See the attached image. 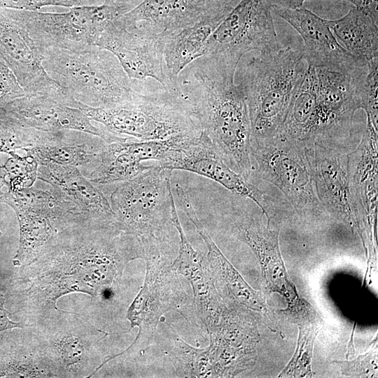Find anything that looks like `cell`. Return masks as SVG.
I'll list each match as a JSON object with an SVG mask.
<instances>
[{
    "mask_svg": "<svg viewBox=\"0 0 378 378\" xmlns=\"http://www.w3.org/2000/svg\"><path fill=\"white\" fill-rule=\"evenodd\" d=\"M78 108L91 120L102 124L108 132L126 134L139 141L162 140L181 134H200L202 130L174 93L162 87L144 89L125 105L94 108L80 102Z\"/></svg>",
    "mask_w": 378,
    "mask_h": 378,
    "instance_id": "obj_6",
    "label": "cell"
},
{
    "mask_svg": "<svg viewBox=\"0 0 378 378\" xmlns=\"http://www.w3.org/2000/svg\"><path fill=\"white\" fill-rule=\"evenodd\" d=\"M169 357L178 377H213L207 347H194L177 337Z\"/></svg>",
    "mask_w": 378,
    "mask_h": 378,
    "instance_id": "obj_33",
    "label": "cell"
},
{
    "mask_svg": "<svg viewBox=\"0 0 378 378\" xmlns=\"http://www.w3.org/2000/svg\"><path fill=\"white\" fill-rule=\"evenodd\" d=\"M172 221L179 235L178 253L172 265L189 281L199 318L209 334L216 326L225 302L218 291L206 259L193 248L183 230L176 204L172 207Z\"/></svg>",
    "mask_w": 378,
    "mask_h": 378,
    "instance_id": "obj_23",
    "label": "cell"
},
{
    "mask_svg": "<svg viewBox=\"0 0 378 378\" xmlns=\"http://www.w3.org/2000/svg\"><path fill=\"white\" fill-rule=\"evenodd\" d=\"M103 0H0V8L17 10H38L45 6L74 8L84 6H97Z\"/></svg>",
    "mask_w": 378,
    "mask_h": 378,
    "instance_id": "obj_38",
    "label": "cell"
},
{
    "mask_svg": "<svg viewBox=\"0 0 378 378\" xmlns=\"http://www.w3.org/2000/svg\"><path fill=\"white\" fill-rule=\"evenodd\" d=\"M0 203L15 212L20 229L15 265L25 266L38 258L55 241L64 228L80 214L79 209L55 188L43 190L32 187L7 190Z\"/></svg>",
    "mask_w": 378,
    "mask_h": 378,
    "instance_id": "obj_7",
    "label": "cell"
},
{
    "mask_svg": "<svg viewBox=\"0 0 378 378\" xmlns=\"http://www.w3.org/2000/svg\"><path fill=\"white\" fill-rule=\"evenodd\" d=\"M25 95L13 73L0 61V102H5Z\"/></svg>",
    "mask_w": 378,
    "mask_h": 378,
    "instance_id": "obj_40",
    "label": "cell"
},
{
    "mask_svg": "<svg viewBox=\"0 0 378 378\" xmlns=\"http://www.w3.org/2000/svg\"><path fill=\"white\" fill-rule=\"evenodd\" d=\"M223 19L205 21L160 35L163 59L171 92L176 88L181 71L190 63L205 55V46Z\"/></svg>",
    "mask_w": 378,
    "mask_h": 378,
    "instance_id": "obj_27",
    "label": "cell"
},
{
    "mask_svg": "<svg viewBox=\"0 0 378 378\" xmlns=\"http://www.w3.org/2000/svg\"><path fill=\"white\" fill-rule=\"evenodd\" d=\"M71 324L50 328L48 336L38 337V349L53 377H82L92 347L107 335L78 314L73 315Z\"/></svg>",
    "mask_w": 378,
    "mask_h": 378,
    "instance_id": "obj_22",
    "label": "cell"
},
{
    "mask_svg": "<svg viewBox=\"0 0 378 378\" xmlns=\"http://www.w3.org/2000/svg\"><path fill=\"white\" fill-rule=\"evenodd\" d=\"M342 374L351 377H374L377 375V345L374 342L367 353L352 360H334Z\"/></svg>",
    "mask_w": 378,
    "mask_h": 378,
    "instance_id": "obj_37",
    "label": "cell"
},
{
    "mask_svg": "<svg viewBox=\"0 0 378 378\" xmlns=\"http://www.w3.org/2000/svg\"><path fill=\"white\" fill-rule=\"evenodd\" d=\"M158 164L165 169L187 171L211 179L233 194L252 200L271 218L274 205L270 197L231 169L202 132L180 135Z\"/></svg>",
    "mask_w": 378,
    "mask_h": 378,
    "instance_id": "obj_14",
    "label": "cell"
},
{
    "mask_svg": "<svg viewBox=\"0 0 378 378\" xmlns=\"http://www.w3.org/2000/svg\"><path fill=\"white\" fill-rule=\"evenodd\" d=\"M286 318L297 325L321 324L323 319L313 307L300 296L293 302L288 304L285 309L279 311Z\"/></svg>",
    "mask_w": 378,
    "mask_h": 378,
    "instance_id": "obj_39",
    "label": "cell"
},
{
    "mask_svg": "<svg viewBox=\"0 0 378 378\" xmlns=\"http://www.w3.org/2000/svg\"><path fill=\"white\" fill-rule=\"evenodd\" d=\"M24 150L36 160L38 165L54 163L76 167L90 165L97 153L88 143L74 144L64 140L57 144L26 148Z\"/></svg>",
    "mask_w": 378,
    "mask_h": 378,
    "instance_id": "obj_32",
    "label": "cell"
},
{
    "mask_svg": "<svg viewBox=\"0 0 378 378\" xmlns=\"http://www.w3.org/2000/svg\"><path fill=\"white\" fill-rule=\"evenodd\" d=\"M326 22L354 57L366 62L378 57V22L368 14L354 7L343 17Z\"/></svg>",
    "mask_w": 378,
    "mask_h": 378,
    "instance_id": "obj_29",
    "label": "cell"
},
{
    "mask_svg": "<svg viewBox=\"0 0 378 378\" xmlns=\"http://www.w3.org/2000/svg\"><path fill=\"white\" fill-rule=\"evenodd\" d=\"M316 86V69L307 66L303 79L292 97L285 120L278 132L305 148L311 147L314 144Z\"/></svg>",
    "mask_w": 378,
    "mask_h": 378,
    "instance_id": "obj_28",
    "label": "cell"
},
{
    "mask_svg": "<svg viewBox=\"0 0 378 378\" xmlns=\"http://www.w3.org/2000/svg\"><path fill=\"white\" fill-rule=\"evenodd\" d=\"M280 48L270 4L266 0H241L209 36L204 55L237 68L251 51L266 53Z\"/></svg>",
    "mask_w": 378,
    "mask_h": 378,
    "instance_id": "obj_11",
    "label": "cell"
},
{
    "mask_svg": "<svg viewBox=\"0 0 378 378\" xmlns=\"http://www.w3.org/2000/svg\"><path fill=\"white\" fill-rule=\"evenodd\" d=\"M0 106L23 124L43 132L74 130L99 137L106 144L130 138L122 137L104 128L94 126L80 109L48 96L25 94L0 102Z\"/></svg>",
    "mask_w": 378,
    "mask_h": 378,
    "instance_id": "obj_21",
    "label": "cell"
},
{
    "mask_svg": "<svg viewBox=\"0 0 378 378\" xmlns=\"http://www.w3.org/2000/svg\"><path fill=\"white\" fill-rule=\"evenodd\" d=\"M130 139L106 144L97 152L88 178L92 183L118 184L132 179L149 169L143 161L159 162L168 148L166 139L131 142Z\"/></svg>",
    "mask_w": 378,
    "mask_h": 378,
    "instance_id": "obj_24",
    "label": "cell"
},
{
    "mask_svg": "<svg viewBox=\"0 0 378 378\" xmlns=\"http://www.w3.org/2000/svg\"><path fill=\"white\" fill-rule=\"evenodd\" d=\"M63 140V132H48L29 127L0 106V153H9Z\"/></svg>",
    "mask_w": 378,
    "mask_h": 378,
    "instance_id": "obj_30",
    "label": "cell"
},
{
    "mask_svg": "<svg viewBox=\"0 0 378 378\" xmlns=\"http://www.w3.org/2000/svg\"><path fill=\"white\" fill-rule=\"evenodd\" d=\"M144 258L141 242L114 224L83 216L64 228L30 270L26 295L38 308L59 311L57 300L73 292L95 297L120 279L127 263Z\"/></svg>",
    "mask_w": 378,
    "mask_h": 378,
    "instance_id": "obj_1",
    "label": "cell"
},
{
    "mask_svg": "<svg viewBox=\"0 0 378 378\" xmlns=\"http://www.w3.org/2000/svg\"><path fill=\"white\" fill-rule=\"evenodd\" d=\"M237 68L218 57L197 58L178 74L174 93L223 160L246 179L253 174L251 123Z\"/></svg>",
    "mask_w": 378,
    "mask_h": 378,
    "instance_id": "obj_2",
    "label": "cell"
},
{
    "mask_svg": "<svg viewBox=\"0 0 378 378\" xmlns=\"http://www.w3.org/2000/svg\"><path fill=\"white\" fill-rule=\"evenodd\" d=\"M1 235V232H0V236Z\"/></svg>",
    "mask_w": 378,
    "mask_h": 378,
    "instance_id": "obj_44",
    "label": "cell"
},
{
    "mask_svg": "<svg viewBox=\"0 0 378 378\" xmlns=\"http://www.w3.org/2000/svg\"><path fill=\"white\" fill-rule=\"evenodd\" d=\"M378 130L367 119L362 138L348 153L350 192L359 233L366 255L374 257L378 197Z\"/></svg>",
    "mask_w": 378,
    "mask_h": 378,
    "instance_id": "obj_16",
    "label": "cell"
},
{
    "mask_svg": "<svg viewBox=\"0 0 378 378\" xmlns=\"http://www.w3.org/2000/svg\"><path fill=\"white\" fill-rule=\"evenodd\" d=\"M308 0H279L277 4L281 7L288 8H297L303 6L304 1ZM354 4V7L368 14L375 22H378L377 4L378 0H343Z\"/></svg>",
    "mask_w": 378,
    "mask_h": 378,
    "instance_id": "obj_41",
    "label": "cell"
},
{
    "mask_svg": "<svg viewBox=\"0 0 378 378\" xmlns=\"http://www.w3.org/2000/svg\"><path fill=\"white\" fill-rule=\"evenodd\" d=\"M206 347L213 377H234L251 368L256 361V346L237 348L210 340Z\"/></svg>",
    "mask_w": 378,
    "mask_h": 378,
    "instance_id": "obj_31",
    "label": "cell"
},
{
    "mask_svg": "<svg viewBox=\"0 0 378 378\" xmlns=\"http://www.w3.org/2000/svg\"><path fill=\"white\" fill-rule=\"evenodd\" d=\"M271 10L286 21L301 36L304 46L300 50L307 66L351 70L368 62L359 59L337 41L326 22L303 6L288 8L270 5Z\"/></svg>",
    "mask_w": 378,
    "mask_h": 378,
    "instance_id": "obj_19",
    "label": "cell"
},
{
    "mask_svg": "<svg viewBox=\"0 0 378 378\" xmlns=\"http://www.w3.org/2000/svg\"><path fill=\"white\" fill-rule=\"evenodd\" d=\"M228 0H144L120 17L162 35L195 24L223 19L232 10Z\"/></svg>",
    "mask_w": 378,
    "mask_h": 378,
    "instance_id": "obj_20",
    "label": "cell"
},
{
    "mask_svg": "<svg viewBox=\"0 0 378 378\" xmlns=\"http://www.w3.org/2000/svg\"><path fill=\"white\" fill-rule=\"evenodd\" d=\"M378 57L368 62V70L360 89L361 108L375 129L378 130Z\"/></svg>",
    "mask_w": 378,
    "mask_h": 378,
    "instance_id": "obj_36",
    "label": "cell"
},
{
    "mask_svg": "<svg viewBox=\"0 0 378 378\" xmlns=\"http://www.w3.org/2000/svg\"><path fill=\"white\" fill-rule=\"evenodd\" d=\"M41 55L48 76L84 105L113 108L134 101L141 91L116 57L97 46L77 52L48 49Z\"/></svg>",
    "mask_w": 378,
    "mask_h": 378,
    "instance_id": "obj_4",
    "label": "cell"
},
{
    "mask_svg": "<svg viewBox=\"0 0 378 378\" xmlns=\"http://www.w3.org/2000/svg\"><path fill=\"white\" fill-rule=\"evenodd\" d=\"M171 170L159 164L136 177L116 184L109 197L114 224L135 237L144 253L169 247V234L174 227L172 211L175 201Z\"/></svg>",
    "mask_w": 378,
    "mask_h": 378,
    "instance_id": "obj_5",
    "label": "cell"
},
{
    "mask_svg": "<svg viewBox=\"0 0 378 378\" xmlns=\"http://www.w3.org/2000/svg\"><path fill=\"white\" fill-rule=\"evenodd\" d=\"M8 154L11 157L1 167L5 171L6 185L8 190L16 191L30 188L37 178L38 164L30 155L20 156L15 151Z\"/></svg>",
    "mask_w": 378,
    "mask_h": 378,
    "instance_id": "obj_35",
    "label": "cell"
},
{
    "mask_svg": "<svg viewBox=\"0 0 378 378\" xmlns=\"http://www.w3.org/2000/svg\"><path fill=\"white\" fill-rule=\"evenodd\" d=\"M0 61L27 95L50 97L75 106L76 101L47 74L43 57L16 9L0 8Z\"/></svg>",
    "mask_w": 378,
    "mask_h": 378,
    "instance_id": "obj_13",
    "label": "cell"
},
{
    "mask_svg": "<svg viewBox=\"0 0 378 378\" xmlns=\"http://www.w3.org/2000/svg\"><path fill=\"white\" fill-rule=\"evenodd\" d=\"M315 190L326 212L358 234L348 176V153L313 145L306 148Z\"/></svg>",
    "mask_w": 378,
    "mask_h": 378,
    "instance_id": "obj_18",
    "label": "cell"
},
{
    "mask_svg": "<svg viewBox=\"0 0 378 378\" xmlns=\"http://www.w3.org/2000/svg\"><path fill=\"white\" fill-rule=\"evenodd\" d=\"M299 335L295 351L279 377H312V368L314 341L321 324L298 325Z\"/></svg>",
    "mask_w": 378,
    "mask_h": 378,
    "instance_id": "obj_34",
    "label": "cell"
},
{
    "mask_svg": "<svg viewBox=\"0 0 378 378\" xmlns=\"http://www.w3.org/2000/svg\"><path fill=\"white\" fill-rule=\"evenodd\" d=\"M176 192L181 209L207 247L206 259L222 299L234 301L251 311L267 312L268 307L262 295L248 284L217 246L199 220L188 194L180 185L176 186Z\"/></svg>",
    "mask_w": 378,
    "mask_h": 378,
    "instance_id": "obj_25",
    "label": "cell"
},
{
    "mask_svg": "<svg viewBox=\"0 0 378 378\" xmlns=\"http://www.w3.org/2000/svg\"><path fill=\"white\" fill-rule=\"evenodd\" d=\"M232 223L237 237L255 254L261 268L262 281L270 293L283 296L288 304L299 297L284 265L279 247V230L270 225L271 219L262 212L232 214Z\"/></svg>",
    "mask_w": 378,
    "mask_h": 378,
    "instance_id": "obj_17",
    "label": "cell"
},
{
    "mask_svg": "<svg viewBox=\"0 0 378 378\" xmlns=\"http://www.w3.org/2000/svg\"><path fill=\"white\" fill-rule=\"evenodd\" d=\"M4 301L0 298V331L15 328H24V325L20 323L12 321L7 316V313L3 306Z\"/></svg>",
    "mask_w": 378,
    "mask_h": 378,
    "instance_id": "obj_42",
    "label": "cell"
},
{
    "mask_svg": "<svg viewBox=\"0 0 378 378\" xmlns=\"http://www.w3.org/2000/svg\"><path fill=\"white\" fill-rule=\"evenodd\" d=\"M307 69L300 50L290 47L239 62L236 70L237 84L247 104L251 144L278 133Z\"/></svg>",
    "mask_w": 378,
    "mask_h": 378,
    "instance_id": "obj_3",
    "label": "cell"
},
{
    "mask_svg": "<svg viewBox=\"0 0 378 378\" xmlns=\"http://www.w3.org/2000/svg\"><path fill=\"white\" fill-rule=\"evenodd\" d=\"M315 69L317 86L314 145L347 152L343 142L347 138L356 111L361 108L359 91L368 64L351 70Z\"/></svg>",
    "mask_w": 378,
    "mask_h": 378,
    "instance_id": "obj_12",
    "label": "cell"
},
{
    "mask_svg": "<svg viewBox=\"0 0 378 378\" xmlns=\"http://www.w3.org/2000/svg\"><path fill=\"white\" fill-rule=\"evenodd\" d=\"M144 0H104V3L118 6L130 11Z\"/></svg>",
    "mask_w": 378,
    "mask_h": 378,
    "instance_id": "obj_43",
    "label": "cell"
},
{
    "mask_svg": "<svg viewBox=\"0 0 378 378\" xmlns=\"http://www.w3.org/2000/svg\"><path fill=\"white\" fill-rule=\"evenodd\" d=\"M17 11L40 52L48 49L77 52L96 46L105 29L128 12L106 3L74 7L59 13Z\"/></svg>",
    "mask_w": 378,
    "mask_h": 378,
    "instance_id": "obj_9",
    "label": "cell"
},
{
    "mask_svg": "<svg viewBox=\"0 0 378 378\" xmlns=\"http://www.w3.org/2000/svg\"><path fill=\"white\" fill-rule=\"evenodd\" d=\"M169 251L160 250L145 255L144 284L127 312L131 328L138 327L139 332L127 349L110 360L133 350L145 351L164 314L173 310L182 313L188 295L172 265Z\"/></svg>",
    "mask_w": 378,
    "mask_h": 378,
    "instance_id": "obj_10",
    "label": "cell"
},
{
    "mask_svg": "<svg viewBox=\"0 0 378 378\" xmlns=\"http://www.w3.org/2000/svg\"><path fill=\"white\" fill-rule=\"evenodd\" d=\"M37 178L57 189L89 218L114 223L108 200L78 167L54 163L38 165Z\"/></svg>",
    "mask_w": 378,
    "mask_h": 378,
    "instance_id": "obj_26",
    "label": "cell"
},
{
    "mask_svg": "<svg viewBox=\"0 0 378 378\" xmlns=\"http://www.w3.org/2000/svg\"><path fill=\"white\" fill-rule=\"evenodd\" d=\"M119 18L105 29L96 46L112 52L130 79L146 81L152 78L170 92L160 35L137 23H124Z\"/></svg>",
    "mask_w": 378,
    "mask_h": 378,
    "instance_id": "obj_15",
    "label": "cell"
},
{
    "mask_svg": "<svg viewBox=\"0 0 378 378\" xmlns=\"http://www.w3.org/2000/svg\"><path fill=\"white\" fill-rule=\"evenodd\" d=\"M251 155L256 162L253 174L276 186L298 215L328 214L317 197L305 147L278 133L251 143Z\"/></svg>",
    "mask_w": 378,
    "mask_h": 378,
    "instance_id": "obj_8",
    "label": "cell"
}]
</instances>
